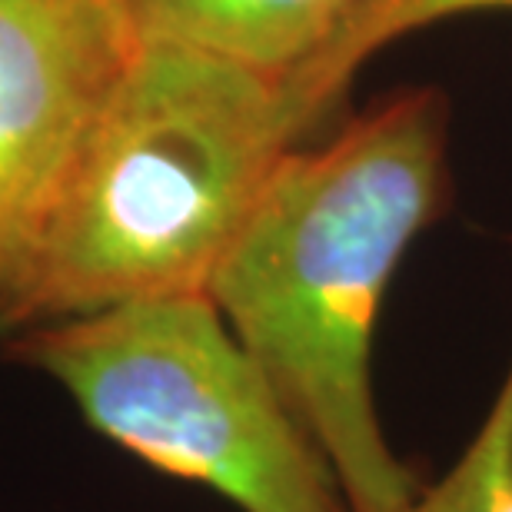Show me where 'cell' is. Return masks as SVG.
I'll return each mask as SVG.
<instances>
[{"label":"cell","mask_w":512,"mask_h":512,"mask_svg":"<svg viewBox=\"0 0 512 512\" xmlns=\"http://www.w3.org/2000/svg\"><path fill=\"white\" fill-rule=\"evenodd\" d=\"M446 110L406 90L276 167L207 296L340 479L350 512H403L423 483L373 386L386 290L446 193Z\"/></svg>","instance_id":"cell-1"},{"label":"cell","mask_w":512,"mask_h":512,"mask_svg":"<svg viewBox=\"0 0 512 512\" xmlns=\"http://www.w3.org/2000/svg\"><path fill=\"white\" fill-rule=\"evenodd\" d=\"M333 104L310 70L133 40L0 333L207 293L286 153Z\"/></svg>","instance_id":"cell-2"},{"label":"cell","mask_w":512,"mask_h":512,"mask_svg":"<svg viewBox=\"0 0 512 512\" xmlns=\"http://www.w3.org/2000/svg\"><path fill=\"white\" fill-rule=\"evenodd\" d=\"M10 353L110 443L240 512H350L326 456L207 293L30 326Z\"/></svg>","instance_id":"cell-3"},{"label":"cell","mask_w":512,"mask_h":512,"mask_svg":"<svg viewBox=\"0 0 512 512\" xmlns=\"http://www.w3.org/2000/svg\"><path fill=\"white\" fill-rule=\"evenodd\" d=\"M133 40L117 0H0V320Z\"/></svg>","instance_id":"cell-4"},{"label":"cell","mask_w":512,"mask_h":512,"mask_svg":"<svg viewBox=\"0 0 512 512\" xmlns=\"http://www.w3.org/2000/svg\"><path fill=\"white\" fill-rule=\"evenodd\" d=\"M137 40H173L286 70L320 50L360 0H117Z\"/></svg>","instance_id":"cell-5"},{"label":"cell","mask_w":512,"mask_h":512,"mask_svg":"<svg viewBox=\"0 0 512 512\" xmlns=\"http://www.w3.org/2000/svg\"><path fill=\"white\" fill-rule=\"evenodd\" d=\"M476 10H512V0H360L333 30V37L306 57V70L323 97L340 104L366 60L393 40Z\"/></svg>","instance_id":"cell-6"},{"label":"cell","mask_w":512,"mask_h":512,"mask_svg":"<svg viewBox=\"0 0 512 512\" xmlns=\"http://www.w3.org/2000/svg\"><path fill=\"white\" fill-rule=\"evenodd\" d=\"M403 512H512V363L476 436Z\"/></svg>","instance_id":"cell-7"}]
</instances>
